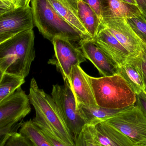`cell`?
<instances>
[{
	"instance_id": "22",
	"label": "cell",
	"mask_w": 146,
	"mask_h": 146,
	"mask_svg": "<svg viewBox=\"0 0 146 146\" xmlns=\"http://www.w3.org/2000/svg\"><path fill=\"white\" fill-rule=\"evenodd\" d=\"M74 142L75 146H101L94 139L91 127L87 125L75 138Z\"/></svg>"
},
{
	"instance_id": "27",
	"label": "cell",
	"mask_w": 146,
	"mask_h": 146,
	"mask_svg": "<svg viewBox=\"0 0 146 146\" xmlns=\"http://www.w3.org/2000/svg\"><path fill=\"white\" fill-rule=\"evenodd\" d=\"M136 57L143 74L144 82H145V92L146 93V43H145L142 42L140 53Z\"/></svg>"
},
{
	"instance_id": "11",
	"label": "cell",
	"mask_w": 146,
	"mask_h": 146,
	"mask_svg": "<svg viewBox=\"0 0 146 146\" xmlns=\"http://www.w3.org/2000/svg\"><path fill=\"white\" fill-rule=\"evenodd\" d=\"M34 27L30 6L9 10L0 15V34L19 33L33 30Z\"/></svg>"
},
{
	"instance_id": "6",
	"label": "cell",
	"mask_w": 146,
	"mask_h": 146,
	"mask_svg": "<svg viewBox=\"0 0 146 146\" xmlns=\"http://www.w3.org/2000/svg\"><path fill=\"white\" fill-rule=\"evenodd\" d=\"M51 96L74 140L85 123L78 112L77 104L68 81H64L63 86L54 85Z\"/></svg>"
},
{
	"instance_id": "1",
	"label": "cell",
	"mask_w": 146,
	"mask_h": 146,
	"mask_svg": "<svg viewBox=\"0 0 146 146\" xmlns=\"http://www.w3.org/2000/svg\"><path fill=\"white\" fill-rule=\"evenodd\" d=\"M33 30L19 33L0 43V70L25 79L36 57Z\"/></svg>"
},
{
	"instance_id": "17",
	"label": "cell",
	"mask_w": 146,
	"mask_h": 146,
	"mask_svg": "<svg viewBox=\"0 0 146 146\" xmlns=\"http://www.w3.org/2000/svg\"><path fill=\"white\" fill-rule=\"evenodd\" d=\"M117 74L125 80L135 94L145 92L144 77L137 57L129 58L123 65L117 68Z\"/></svg>"
},
{
	"instance_id": "32",
	"label": "cell",
	"mask_w": 146,
	"mask_h": 146,
	"mask_svg": "<svg viewBox=\"0 0 146 146\" xmlns=\"http://www.w3.org/2000/svg\"><path fill=\"white\" fill-rule=\"evenodd\" d=\"M31 1V0H13L15 5V9L29 7Z\"/></svg>"
},
{
	"instance_id": "33",
	"label": "cell",
	"mask_w": 146,
	"mask_h": 146,
	"mask_svg": "<svg viewBox=\"0 0 146 146\" xmlns=\"http://www.w3.org/2000/svg\"><path fill=\"white\" fill-rule=\"evenodd\" d=\"M15 34L11 33H6V34H0V43L4 42L5 40L10 38L11 37Z\"/></svg>"
},
{
	"instance_id": "36",
	"label": "cell",
	"mask_w": 146,
	"mask_h": 146,
	"mask_svg": "<svg viewBox=\"0 0 146 146\" xmlns=\"http://www.w3.org/2000/svg\"><path fill=\"white\" fill-rule=\"evenodd\" d=\"M3 73L0 70V82H1V80L3 76Z\"/></svg>"
},
{
	"instance_id": "14",
	"label": "cell",
	"mask_w": 146,
	"mask_h": 146,
	"mask_svg": "<svg viewBox=\"0 0 146 146\" xmlns=\"http://www.w3.org/2000/svg\"><path fill=\"white\" fill-rule=\"evenodd\" d=\"M90 126L94 139L101 146H136L118 129L104 121Z\"/></svg>"
},
{
	"instance_id": "9",
	"label": "cell",
	"mask_w": 146,
	"mask_h": 146,
	"mask_svg": "<svg viewBox=\"0 0 146 146\" xmlns=\"http://www.w3.org/2000/svg\"><path fill=\"white\" fill-rule=\"evenodd\" d=\"M102 22L132 57L138 56L141 50L142 42L132 30L126 19H103Z\"/></svg>"
},
{
	"instance_id": "10",
	"label": "cell",
	"mask_w": 146,
	"mask_h": 146,
	"mask_svg": "<svg viewBox=\"0 0 146 146\" xmlns=\"http://www.w3.org/2000/svg\"><path fill=\"white\" fill-rule=\"evenodd\" d=\"M93 42L100 48L117 67L123 65L130 56L127 49L110 32L101 22L96 36L92 38Z\"/></svg>"
},
{
	"instance_id": "4",
	"label": "cell",
	"mask_w": 146,
	"mask_h": 146,
	"mask_svg": "<svg viewBox=\"0 0 146 146\" xmlns=\"http://www.w3.org/2000/svg\"><path fill=\"white\" fill-rule=\"evenodd\" d=\"M31 3L33 24L44 38L51 42L57 36L72 42L86 38L65 21L47 0H31Z\"/></svg>"
},
{
	"instance_id": "15",
	"label": "cell",
	"mask_w": 146,
	"mask_h": 146,
	"mask_svg": "<svg viewBox=\"0 0 146 146\" xmlns=\"http://www.w3.org/2000/svg\"><path fill=\"white\" fill-rule=\"evenodd\" d=\"M58 14L86 38H91L79 18L78 0H47Z\"/></svg>"
},
{
	"instance_id": "18",
	"label": "cell",
	"mask_w": 146,
	"mask_h": 146,
	"mask_svg": "<svg viewBox=\"0 0 146 146\" xmlns=\"http://www.w3.org/2000/svg\"><path fill=\"white\" fill-rule=\"evenodd\" d=\"M78 112L85 125L94 126L115 115L122 110H112L98 106L77 104ZM126 109V108H125Z\"/></svg>"
},
{
	"instance_id": "21",
	"label": "cell",
	"mask_w": 146,
	"mask_h": 146,
	"mask_svg": "<svg viewBox=\"0 0 146 146\" xmlns=\"http://www.w3.org/2000/svg\"><path fill=\"white\" fill-rule=\"evenodd\" d=\"M25 79L3 74L0 82V104L25 83Z\"/></svg>"
},
{
	"instance_id": "5",
	"label": "cell",
	"mask_w": 146,
	"mask_h": 146,
	"mask_svg": "<svg viewBox=\"0 0 146 146\" xmlns=\"http://www.w3.org/2000/svg\"><path fill=\"white\" fill-rule=\"evenodd\" d=\"M128 138L136 146H146V115L136 105L104 121Z\"/></svg>"
},
{
	"instance_id": "3",
	"label": "cell",
	"mask_w": 146,
	"mask_h": 146,
	"mask_svg": "<svg viewBox=\"0 0 146 146\" xmlns=\"http://www.w3.org/2000/svg\"><path fill=\"white\" fill-rule=\"evenodd\" d=\"M89 79L98 106L112 110H122L135 104L136 94L118 74Z\"/></svg>"
},
{
	"instance_id": "16",
	"label": "cell",
	"mask_w": 146,
	"mask_h": 146,
	"mask_svg": "<svg viewBox=\"0 0 146 146\" xmlns=\"http://www.w3.org/2000/svg\"><path fill=\"white\" fill-rule=\"evenodd\" d=\"M102 20L112 18H127L142 15L138 7L122 0H100Z\"/></svg>"
},
{
	"instance_id": "8",
	"label": "cell",
	"mask_w": 146,
	"mask_h": 146,
	"mask_svg": "<svg viewBox=\"0 0 146 146\" xmlns=\"http://www.w3.org/2000/svg\"><path fill=\"white\" fill-rule=\"evenodd\" d=\"M28 95L21 87L0 104V129L22 121L31 112Z\"/></svg>"
},
{
	"instance_id": "28",
	"label": "cell",
	"mask_w": 146,
	"mask_h": 146,
	"mask_svg": "<svg viewBox=\"0 0 146 146\" xmlns=\"http://www.w3.org/2000/svg\"><path fill=\"white\" fill-rule=\"evenodd\" d=\"M82 1L86 3L92 9L102 21L100 0H82Z\"/></svg>"
},
{
	"instance_id": "23",
	"label": "cell",
	"mask_w": 146,
	"mask_h": 146,
	"mask_svg": "<svg viewBox=\"0 0 146 146\" xmlns=\"http://www.w3.org/2000/svg\"><path fill=\"white\" fill-rule=\"evenodd\" d=\"M126 20L138 37L146 43V21L143 16L127 18Z\"/></svg>"
},
{
	"instance_id": "12",
	"label": "cell",
	"mask_w": 146,
	"mask_h": 146,
	"mask_svg": "<svg viewBox=\"0 0 146 146\" xmlns=\"http://www.w3.org/2000/svg\"><path fill=\"white\" fill-rule=\"evenodd\" d=\"M69 82L76 104L86 106H98L89 79V75L79 65L73 67Z\"/></svg>"
},
{
	"instance_id": "13",
	"label": "cell",
	"mask_w": 146,
	"mask_h": 146,
	"mask_svg": "<svg viewBox=\"0 0 146 146\" xmlns=\"http://www.w3.org/2000/svg\"><path fill=\"white\" fill-rule=\"evenodd\" d=\"M80 49L84 57L96 68L102 76H110L117 74V68L111 59L96 46L92 38L79 41Z\"/></svg>"
},
{
	"instance_id": "7",
	"label": "cell",
	"mask_w": 146,
	"mask_h": 146,
	"mask_svg": "<svg viewBox=\"0 0 146 146\" xmlns=\"http://www.w3.org/2000/svg\"><path fill=\"white\" fill-rule=\"evenodd\" d=\"M54 55L48 61V64L55 66L62 74L64 81L69 82L72 68L86 61L80 48L75 46L68 38L56 37L52 42Z\"/></svg>"
},
{
	"instance_id": "19",
	"label": "cell",
	"mask_w": 146,
	"mask_h": 146,
	"mask_svg": "<svg viewBox=\"0 0 146 146\" xmlns=\"http://www.w3.org/2000/svg\"><path fill=\"white\" fill-rule=\"evenodd\" d=\"M79 18L91 38L96 36L101 24V20L92 9L82 0L77 1Z\"/></svg>"
},
{
	"instance_id": "34",
	"label": "cell",
	"mask_w": 146,
	"mask_h": 146,
	"mask_svg": "<svg viewBox=\"0 0 146 146\" xmlns=\"http://www.w3.org/2000/svg\"><path fill=\"white\" fill-rule=\"evenodd\" d=\"M122 1L127 3H128V4L137 6L135 0H122Z\"/></svg>"
},
{
	"instance_id": "26",
	"label": "cell",
	"mask_w": 146,
	"mask_h": 146,
	"mask_svg": "<svg viewBox=\"0 0 146 146\" xmlns=\"http://www.w3.org/2000/svg\"><path fill=\"white\" fill-rule=\"evenodd\" d=\"M36 125L39 128L44 138L51 146H67L56 138L47 128L41 125Z\"/></svg>"
},
{
	"instance_id": "30",
	"label": "cell",
	"mask_w": 146,
	"mask_h": 146,
	"mask_svg": "<svg viewBox=\"0 0 146 146\" xmlns=\"http://www.w3.org/2000/svg\"><path fill=\"white\" fill-rule=\"evenodd\" d=\"M0 7L7 10L15 9L13 0H0Z\"/></svg>"
},
{
	"instance_id": "2",
	"label": "cell",
	"mask_w": 146,
	"mask_h": 146,
	"mask_svg": "<svg viewBox=\"0 0 146 146\" xmlns=\"http://www.w3.org/2000/svg\"><path fill=\"white\" fill-rule=\"evenodd\" d=\"M28 97L36 112L32 120L34 123L47 128L66 145L75 146L74 136L52 96L39 88L33 78L31 80Z\"/></svg>"
},
{
	"instance_id": "29",
	"label": "cell",
	"mask_w": 146,
	"mask_h": 146,
	"mask_svg": "<svg viewBox=\"0 0 146 146\" xmlns=\"http://www.w3.org/2000/svg\"><path fill=\"white\" fill-rule=\"evenodd\" d=\"M135 105L139 106L146 115V93L142 92L136 94V102Z\"/></svg>"
},
{
	"instance_id": "24",
	"label": "cell",
	"mask_w": 146,
	"mask_h": 146,
	"mask_svg": "<svg viewBox=\"0 0 146 146\" xmlns=\"http://www.w3.org/2000/svg\"><path fill=\"white\" fill-rule=\"evenodd\" d=\"M3 146H34L26 136L17 132L12 133L5 141Z\"/></svg>"
},
{
	"instance_id": "20",
	"label": "cell",
	"mask_w": 146,
	"mask_h": 146,
	"mask_svg": "<svg viewBox=\"0 0 146 146\" xmlns=\"http://www.w3.org/2000/svg\"><path fill=\"white\" fill-rule=\"evenodd\" d=\"M19 132L27 137L34 146H51L32 119L23 122Z\"/></svg>"
},
{
	"instance_id": "31",
	"label": "cell",
	"mask_w": 146,
	"mask_h": 146,
	"mask_svg": "<svg viewBox=\"0 0 146 146\" xmlns=\"http://www.w3.org/2000/svg\"><path fill=\"white\" fill-rule=\"evenodd\" d=\"M137 7L146 21V0H135Z\"/></svg>"
},
{
	"instance_id": "35",
	"label": "cell",
	"mask_w": 146,
	"mask_h": 146,
	"mask_svg": "<svg viewBox=\"0 0 146 146\" xmlns=\"http://www.w3.org/2000/svg\"><path fill=\"white\" fill-rule=\"evenodd\" d=\"M7 11V10L4 9L0 7V15L3 13H5Z\"/></svg>"
},
{
	"instance_id": "25",
	"label": "cell",
	"mask_w": 146,
	"mask_h": 146,
	"mask_svg": "<svg viewBox=\"0 0 146 146\" xmlns=\"http://www.w3.org/2000/svg\"><path fill=\"white\" fill-rule=\"evenodd\" d=\"M23 122V120H22L14 123L0 129V146H3L5 141L12 133L17 132L19 129Z\"/></svg>"
}]
</instances>
